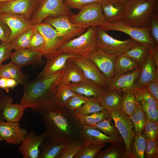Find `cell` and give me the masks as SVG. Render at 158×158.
<instances>
[{
    "instance_id": "9f6ffc18",
    "label": "cell",
    "mask_w": 158,
    "mask_h": 158,
    "mask_svg": "<svg viewBox=\"0 0 158 158\" xmlns=\"http://www.w3.org/2000/svg\"><path fill=\"white\" fill-rule=\"evenodd\" d=\"M150 52L158 67V45L154 44L150 49Z\"/></svg>"
},
{
    "instance_id": "5bb4252c",
    "label": "cell",
    "mask_w": 158,
    "mask_h": 158,
    "mask_svg": "<svg viewBox=\"0 0 158 158\" xmlns=\"http://www.w3.org/2000/svg\"><path fill=\"white\" fill-rule=\"evenodd\" d=\"M39 4V0H14L0 3V13L22 15L30 20Z\"/></svg>"
},
{
    "instance_id": "d4e9b609",
    "label": "cell",
    "mask_w": 158,
    "mask_h": 158,
    "mask_svg": "<svg viewBox=\"0 0 158 158\" xmlns=\"http://www.w3.org/2000/svg\"><path fill=\"white\" fill-rule=\"evenodd\" d=\"M91 81L85 77L81 70L71 58L68 60L61 83L68 85L70 83H87Z\"/></svg>"
},
{
    "instance_id": "5b68a950",
    "label": "cell",
    "mask_w": 158,
    "mask_h": 158,
    "mask_svg": "<svg viewBox=\"0 0 158 158\" xmlns=\"http://www.w3.org/2000/svg\"><path fill=\"white\" fill-rule=\"evenodd\" d=\"M69 19L71 23L81 29L101 26L106 23L99 2L93 3L82 8L78 13L70 16Z\"/></svg>"
},
{
    "instance_id": "836d02e7",
    "label": "cell",
    "mask_w": 158,
    "mask_h": 158,
    "mask_svg": "<svg viewBox=\"0 0 158 158\" xmlns=\"http://www.w3.org/2000/svg\"><path fill=\"white\" fill-rule=\"evenodd\" d=\"M135 135L142 134L146 120V115L138 102L137 101L135 110L130 117Z\"/></svg>"
},
{
    "instance_id": "e0dca14e",
    "label": "cell",
    "mask_w": 158,
    "mask_h": 158,
    "mask_svg": "<svg viewBox=\"0 0 158 158\" xmlns=\"http://www.w3.org/2000/svg\"><path fill=\"white\" fill-rule=\"evenodd\" d=\"M44 132L37 135L32 130L28 133L18 149L23 158H38L42 143L46 139Z\"/></svg>"
},
{
    "instance_id": "2e32d148",
    "label": "cell",
    "mask_w": 158,
    "mask_h": 158,
    "mask_svg": "<svg viewBox=\"0 0 158 158\" xmlns=\"http://www.w3.org/2000/svg\"><path fill=\"white\" fill-rule=\"evenodd\" d=\"M28 133L20 127L19 122L0 121V136L8 144H20Z\"/></svg>"
},
{
    "instance_id": "1f68e13d",
    "label": "cell",
    "mask_w": 158,
    "mask_h": 158,
    "mask_svg": "<svg viewBox=\"0 0 158 158\" xmlns=\"http://www.w3.org/2000/svg\"><path fill=\"white\" fill-rule=\"evenodd\" d=\"M149 54L150 50L148 48L136 42L123 54L141 66L147 58Z\"/></svg>"
},
{
    "instance_id": "680465c9",
    "label": "cell",
    "mask_w": 158,
    "mask_h": 158,
    "mask_svg": "<svg viewBox=\"0 0 158 158\" xmlns=\"http://www.w3.org/2000/svg\"><path fill=\"white\" fill-rule=\"evenodd\" d=\"M2 98L0 100V102H1V99H2ZM3 120V117H2V114H1V108H0V121H1V120Z\"/></svg>"
},
{
    "instance_id": "e7e4bbea",
    "label": "cell",
    "mask_w": 158,
    "mask_h": 158,
    "mask_svg": "<svg viewBox=\"0 0 158 158\" xmlns=\"http://www.w3.org/2000/svg\"><path fill=\"white\" fill-rule=\"evenodd\" d=\"M43 0H39V3L41 2H42Z\"/></svg>"
},
{
    "instance_id": "3957f363",
    "label": "cell",
    "mask_w": 158,
    "mask_h": 158,
    "mask_svg": "<svg viewBox=\"0 0 158 158\" xmlns=\"http://www.w3.org/2000/svg\"><path fill=\"white\" fill-rule=\"evenodd\" d=\"M121 20L125 24L134 27H150L151 18L158 9V2L146 0H131L125 5Z\"/></svg>"
},
{
    "instance_id": "db71d44e",
    "label": "cell",
    "mask_w": 158,
    "mask_h": 158,
    "mask_svg": "<svg viewBox=\"0 0 158 158\" xmlns=\"http://www.w3.org/2000/svg\"><path fill=\"white\" fill-rule=\"evenodd\" d=\"M145 86L147 87L156 101L158 103V81L149 83Z\"/></svg>"
},
{
    "instance_id": "11a10c76",
    "label": "cell",
    "mask_w": 158,
    "mask_h": 158,
    "mask_svg": "<svg viewBox=\"0 0 158 158\" xmlns=\"http://www.w3.org/2000/svg\"><path fill=\"white\" fill-rule=\"evenodd\" d=\"M5 84L7 92H8L10 89H13L20 83L18 81L15 79L5 78Z\"/></svg>"
},
{
    "instance_id": "9c48e42d",
    "label": "cell",
    "mask_w": 158,
    "mask_h": 158,
    "mask_svg": "<svg viewBox=\"0 0 158 158\" xmlns=\"http://www.w3.org/2000/svg\"><path fill=\"white\" fill-rule=\"evenodd\" d=\"M107 32L97 26V47L117 56L124 54L136 42L131 38L123 41L118 40L109 35Z\"/></svg>"
},
{
    "instance_id": "30bf717a",
    "label": "cell",
    "mask_w": 158,
    "mask_h": 158,
    "mask_svg": "<svg viewBox=\"0 0 158 158\" xmlns=\"http://www.w3.org/2000/svg\"><path fill=\"white\" fill-rule=\"evenodd\" d=\"M88 79L105 88L109 86L111 79L105 76L88 57L77 56L71 58Z\"/></svg>"
},
{
    "instance_id": "7bdbcfd3",
    "label": "cell",
    "mask_w": 158,
    "mask_h": 158,
    "mask_svg": "<svg viewBox=\"0 0 158 158\" xmlns=\"http://www.w3.org/2000/svg\"><path fill=\"white\" fill-rule=\"evenodd\" d=\"M112 119L111 118L102 121L95 125L89 126L102 131L107 135L112 137L120 136V133L117 129L111 124Z\"/></svg>"
},
{
    "instance_id": "6f0895ef",
    "label": "cell",
    "mask_w": 158,
    "mask_h": 158,
    "mask_svg": "<svg viewBox=\"0 0 158 158\" xmlns=\"http://www.w3.org/2000/svg\"><path fill=\"white\" fill-rule=\"evenodd\" d=\"M119 3L125 5L131 0H115Z\"/></svg>"
},
{
    "instance_id": "7c38bea8",
    "label": "cell",
    "mask_w": 158,
    "mask_h": 158,
    "mask_svg": "<svg viewBox=\"0 0 158 158\" xmlns=\"http://www.w3.org/2000/svg\"><path fill=\"white\" fill-rule=\"evenodd\" d=\"M69 16L63 15L49 17L42 22L53 27L62 37L68 41L76 36H79L86 30V29L80 28L71 23Z\"/></svg>"
},
{
    "instance_id": "bcb514c9",
    "label": "cell",
    "mask_w": 158,
    "mask_h": 158,
    "mask_svg": "<svg viewBox=\"0 0 158 158\" xmlns=\"http://www.w3.org/2000/svg\"><path fill=\"white\" fill-rule=\"evenodd\" d=\"M33 32L27 49L43 52L45 44L44 39L40 33L34 28Z\"/></svg>"
},
{
    "instance_id": "03108f58",
    "label": "cell",
    "mask_w": 158,
    "mask_h": 158,
    "mask_svg": "<svg viewBox=\"0 0 158 158\" xmlns=\"http://www.w3.org/2000/svg\"><path fill=\"white\" fill-rule=\"evenodd\" d=\"M2 42L1 41H0V44Z\"/></svg>"
},
{
    "instance_id": "83f0119b",
    "label": "cell",
    "mask_w": 158,
    "mask_h": 158,
    "mask_svg": "<svg viewBox=\"0 0 158 158\" xmlns=\"http://www.w3.org/2000/svg\"><path fill=\"white\" fill-rule=\"evenodd\" d=\"M117 91H105L97 99L101 105L109 112L120 108L122 96Z\"/></svg>"
},
{
    "instance_id": "52a82bcc",
    "label": "cell",
    "mask_w": 158,
    "mask_h": 158,
    "mask_svg": "<svg viewBox=\"0 0 158 158\" xmlns=\"http://www.w3.org/2000/svg\"><path fill=\"white\" fill-rule=\"evenodd\" d=\"M110 114L125 145L126 152L123 158H130L132 145L135 135L132 129L130 118L120 108L110 112Z\"/></svg>"
},
{
    "instance_id": "8992f818",
    "label": "cell",
    "mask_w": 158,
    "mask_h": 158,
    "mask_svg": "<svg viewBox=\"0 0 158 158\" xmlns=\"http://www.w3.org/2000/svg\"><path fill=\"white\" fill-rule=\"evenodd\" d=\"M74 14L65 5L63 0H43L32 13L30 21L32 25H35L49 17L71 16Z\"/></svg>"
},
{
    "instance_id": "e575fe53",
    "label": "cell",
    "mask_w": 158,
    "mask_h": 158,
    "mask_svg": "<svg viewBox=\"0 0 158 158\" xmlns=\"http://www.w3.org/2000/svg\"><path fill=\"white\" fill-rule=\"evenodd\" d=\"M75 93L68 84H63L60 82L57 87L55 95V104L57 106L64 107L67 100Z\"/></svg>"
},
{
    "instance_id": "d6986e66",
    "label": "cell",
    "mask_w": 158,
    "mask_h": 158,
    "mask_svg": "<svg viewBox=\"0 0 158 158\" xmlns=\"http://www.w3.org/2000/svg\"><path fill=\"white\" fill-rule=\"evenodd\" d=\"M0 17L10 29L11 35L9 42L23 32L33 29L34 27L29 20L22 15L1 13Z\"/></svg>"
},
{
    "instance_id": "484cf974",
    "label": "cell",
    "mask_w": 158,
    "mask_h": 158,
    "mask_svg": "<svg viewBox=\"0 0 158 158\" xmlns=\"http://www.w3.org/2000/svg\"><path fill=\"white\" fill-rule=\"evenodd\" d=\"M68 85L74 92L88 97L97 99L106 91L105 88L92 81L87 83H70Z\"/></svg>"
},
{
    "instance_id": "ffe728a7",
    "label": "cell",
    "mask_w": 158,
    "mask_h": 158,
    "mask_svg": "<svg viewBox=\"0 0 158 158\" xmlns=\"http://www.w3.org/2000/svg\"><path fill=\"white\" fill-rule=\"evenodd\" d=\"M79 138L83 140L85 145L107 143L112 144L123 140L121 136L117 137L108 136L96 128L86 125L83 126Z\"/></svg>"
},
{
    "instance_id": "4fadbf2b",
    "label": "cell",
    "mask_w": 158,
    "mask_h": 158,
    "mask_svg": "<svg viewBox=\"0 0 158 158\" xmlns=\"http://www.w3.org/2000/svg\"><path fill=\"white\" fill-rule=\"evenodd\" d=\"M34 26L44 40L43 55L55 51L60 46L67 42L53 27L47 23L42 22Z\"/></svg>"
},
{
    "instance_id": "91938a15",
    "label": "cell",
    "mask_w": 158,
    "mask_h": 158,
    "mask_svg": "<svg viewBox=\"0 0 158 158\" xmlns=\"http://www.w3.org/2000/svg\"><path fill=\"white\" fill-rule=\"evenodd\" d=\"M13 0H0V3L2 2L9 1H12Z\"/></svg>"
},
{
    "instance_id": "7a4b0ae2",
    "label": "cell",
    "mask_w": 158,
    "mask_h": 158,
    "mask_svg": "<svg viewBox=\"0 0 158 158\" xmlns=\"http://www.w3.org/2000/svg\"><path fill=\"white\" fill-rule=\"evenodd\" d=\"M64 69L48 77L35 79L24 84L23 92L20 102L26 109H51L57 107L54 96Z\"/></svg>"
},
{
    "instance_id": "f907efd6",
    "label": "cell",
    "mask_w": 158,
    "mask_h": 158,
    "mask_svg": "<svg viewBox=\"0 0 158 158\" xmlns=\"http://www.w3.org/2000/svg\"><path fill=\"white\" fill-rule=\"evenodd\" d=\"M150 28L151 37L158 44V9L155 11L151 18Z\"/></svg>"
},
{
    "instance_id": "b9f144b4",
    "label": "cell",
    "mask_w": 158,
    "mask_h": 158,
    "mask_svg": "<svg viewBox=\"0 0 158 158\" xmlns=\"http://www.w3.org/2000/svg\"><path fill=\"white\" fill-rule=\"evenodd\" d=\"M137 101L139 102L142 99L146 100L151 107L158 108L157 103L147 87L143 86L138 88H135L133 90Z\"/></svg>"
},
{
    "instance_id": "f35d334b",
    "label": "cell",
    "mask_w": 158,
    "mask_h": 158,
    "mask_svg": "<svg viewBox=\"0 0 158 158\" xmlns=\"http://www.w3.org/2000/svg\"><path fill=\"white\" fill-rule=\"evenodd\" d=\"M146 143L143 134L135 135L132 145L130 158H144Z\"/></svg>"
},
{
    "instance_id": "f546056e",
    "label": "cell",
    "mask_w": 158,
    "mask_h": 158,
    "mask_svg": "<svg viewBox=\"0 0 158 158\" xmlns=\"http://www.w3.org/2000/svg\"><path fill=\"white\" fill-rule=\"evenodd\" d=\"M65 142L56 144L47 140H44L41 144L38 158H59L65 145Z\"/></svg>"
},
{
    "instance_id": "6125c7cd",
    "label": "cell",
    "mask_w": 158,
    "mask_h": 158,
    "mask_svg": "<svg viewBox=\"0 0 158 158\" xmlns=\"http://www.w3.org/2000/svg\"><path fill=\"white\" fill-rule=\"evenodd\" d=\"M148 1L155 2H158V0H146Z\"/></svg>"
},
{
    "instance_id": "8d00e7d4",
    "label": "cell",
    "mask_w": 158,
    "mask_h": 158,
    "mask_svg": "<svg viewBox=\"0 0 158 158\" xmlns=\"http://www.w3.org/2000/svg\"><path fill=\"white\" fill-rule=\"evenodd\" d=\"M33 28L23 32L10 42L12 50L16 51L27 48L33 34Z\"/></svg>"
},
{
    "instance_id": "7402d4cb",
    "label": "cell",
    "mask_w": 158,
    "mask_h": 158,
    "mask_svg": "<svg viewBox=\"0 0 158 158\" xmlns=\"http://www.w3.org/2000/svg\"><path fill=\"white\" fill-rule=\"evenodd\" d=\"M43 55V53L41 51L26 48L12 52L10 58L11 62L21 68L29 65H38L42 63Z\"/></svg>"
},
{
    "instance_id": "94428289",
    "label": "cell",
    "mask_w": 158,
    "mask_h": 158,
    "mask_svg": "<svg viewBox=\"0 0 158 158\" xmlns=\"http://www.w3.org/2000/svg\"><path fill=\"white\" fill-rule=\"evenodd\" d=\"M4 95V93L3 92H0V100L1 99Z\"/></svg>"
},
{
    "instance_id": "603a6c76",
    "label": "cell",
    "mask_w": 158,
    "mask_h": 158,
    "mask_svg": "<svg viewBox=\"0 0 158 158\" xmlns=\"http://www.w3.org/2000/svg\"><path fill=\"white\" fill-rule=\"evenodd\" d=\"M100 3L106 22L114 24L121 21L125 5L115 0H102Z\"/></svg>"
},
{
    "instance_id": "4316f807",
    "label": "cell",
    "mask_w": 158,
    "mask_h": 158,
    "mask_svg": "<svg viewBox=\"0 0 158 158\" xmlns=\"http://www.w3.org/2000/svg\"><path fill=\"white\" fill-rule=\"evenodd\" d=\"M141 67V66L123 54L118 56L114 64V76L132 71Z\"/></svg>"
},
{
    "instance_id": "4dcf8cb0",
    "label": "cell",
    "mask_w": 158,
    "mask_h": 158,
    "mask_svg": "<svg viewBox=\"0 0 158 158\" xmlns=\"http://www.w3.org/2000/svg\"><path fill=\"white\" fill-rule=\"evenodd\" d=\"M123 140L111 144L104 150L99 151L95 158H123L126 147Z\"/></svg>"
},
{
    "instance_id": "60d3db41",
    "label": "cell",
    "mask_w": 158,
    "mask_h": 158,
    "mask_svg": "<svg viewBox=\"0 0 158 158\" xmlns=\"http://www.w3.org/2000/svg\"><path fill=\"white\" fill-rule=\"evenodd\" d=\"M106 144L85 145L75 154L73 158H94L99 151L105 146Z\"/></svg>"
},
{
    "instance_id": "f5cc1de1",
    "label": "cell",
    "mask_w": 158,
    "mask_h": 158,
    "mask_svg": "<svg viewBox=\"0 0 158 158\" xmlns=\"http://www.w3.org/2000/svg\"><path fill=\"white\" fill-rule=\"evenodd\" d=\"M11 35L10 29L0 17V40L2 42H8Z\"/></svg>"
},
{
    "instance_id": "7dc6e473",
    "label": "cell",
    "mask_w": 158,
    "mask_h": 158,
    "mask_svg": "<svg viewBox=\"0 0 158 158\" xmlns=\"http://www.w3.org/2000/svg\"><path fill=\"white\" fill-rule=\"evenodd\" d=\"M140 106L146 116L149 118L156 122H158V108L150 106L145 100L138 102Z\"/></svg>"
},
{
    "instance_id": "816d5d0a",
    "label": "cell",
    "mask_w": 158,
    "mask_h": 158,
    "mask_svg": "<svg viewBox=\"0 0 158 158\" xmlns=\"http://www.w3.org/2000/svg\"><path fill=\"white\" fill-rule=\"evenodd\" d=\"M12 50L9 42H2L0 44V66L4 61L11 58Z\"/></svg>"
},
{
    "instance_id": "d6a6232c",
    "label": "cell",
    "mask_w": 158,
    "mask_h": 158,
    "mask_svg": "<svg viewBox=\"0 0 158 158\" xmlns=\"http://www.w3.org/2000/svg\"><path fill=\"white\" fill-rule=\"evenodd\" d=\"M76 118L82 125L91 126L111 118L110 112L107 110L95 112L88 115L75 113Z\"/></svg>"
},
{
    "instance_id": "f6af8a7d",
    "label": "cell",
    "mask_w": 158,
    "mask_h": 158,
    "mask_svg": "<svg viewBox=\"0 0 158 158\" xmlns=\"http://www.w3.org/2000/svg\"><path fill=\"white\" fill-rule=\"evenodd\" d=\"M90 98L75 93L74 95L67 100L64 107L70 110L75 112L83 104L87 102Z\"/></svg>"
},
{
    "instance_id": "be15d7a7",
    "label": "cell",
    "mask_w": 158,
    "mask_h": 158,
    "mask_svg": "<svg viewBox=\"0 0 158 158\" xmlns=\"http://www.w3.org/2000/svg\"><path fill=\"white\" fill-rule=\"evenodd\" d=\"M2 140H3V139L0 136V142L1 141H2Z\"/></svg>"
},
{
    "instance_id": "277c9868",
    "label": "cell",
    "mask_w": 158,
    "mask_h": 158,
    "mask_svg": "<svg viewBox=\"0 0 158 158\" xmlns=\"http://www.w3.org/2000/svg\"><path fill=\"white\" fill-rule=\"evenodd\" d=\"M97 26L88 28L83 34L64 43L56 51L87 57L97 49Z\"/></svg>"
},
{
    "instance_id": "c3c4849f",
    "label": "cell",
    "mask_w": 158,
    "mask_h": 158,
    "mask_svg": "<svg viewBox=\"0 0 158 158\" xmlns=\"http://www.w3.org/2000/svg\"><path fill=\"white\" fill-rule=\"evenodd\" d=\"M102 0H63L66 6L70 9H80L90 4L100 3Z\"/></svg>"
},
{
    "instance_id": "ba28073f",
    "label": "cell",
    "mask_w": 158,
    "mask_h": 158,
    "mask_svg": "<svg viewBox=\"0 0 158 158\" xmlns=\"http://www.w3.org/2000/svg\"><path fill=\"white\" fill-rule=\"evenodd\" d=\"M99 26L107 31L115 30L123 32L130 36L136 42L144 45L149 49L154 44H157L151 37L150 27H134L126 25L122 21L114 24L106 22Z\"/></svg>"
},
{
    "instance_id": "74e56055",
    "label": "cell",
    "mask_w": 158,
    "mask_h": 158,
    "mask_svg": "<svg viewBox=\"0 0 158 158\" xmlns=\"http://www.w3.org/2000/svg\"><path fill=\"white\" fill-rule=\"evenodd\" d=\"M136 102L133 91L124 92L122 97L120 108L130 118L135 110Z\"/></svg>"
},
{
    "instance_id": "ab89813d",
    "label": "cell",
    "mask_w": 158,
    "mask_h": 158,
    "mask_svg": "<svg viewBox=\"0 0 158 158\" xmlns=\"http://www.w3.org/2000/svg\"><path fill=\"white\" fill-rule=\"evenodd\" d=\"M106 109L96 99L90 97L86 103L83 104L75 113L88 115L93 113Z\"/></svg>"
},
{
    "instance_id": "9a60e30c",
    "label": "cell",
    "mask_w": 158,
    "mask_h": 158,
    "mask_svg": "<svg viewBox=\"0 0 158 158\" xmlns=\"http://www.w3.org/2000/svg\"><path fill=\"white\" fill-rule=\"evenodd\" d=\"M117 56L97 48L87 57L96 65L105 76L111 79L114 77V64Z\"/></svg>"
},
{
    "instance_id": "ee69618b",
    "label": "cell",
    "mask_w": 158,
    "mask_h": 158,
    "mask_svg": "<svg viewBox=\"0 0 158 158\" xmlns=\"http://www.w3.org/2000/svg\"><path fill=\"white\" fill-rule=\"evenodd\" d=\"M143 133V135L146 140H153L157 139L158 122L151 120L146 115L145 122Z\"/></svg>"
},
{
    "instance_id": "44dd1931",
    "label": "cell",
    "mask_w": 158,
    "mask_h": 158,
    "mask_svg": "<svg viewBox=\"0 0 158 158\" xmlns=\"http://www.w3.org/2000/svg\"><path fill=\"white\" fill-rule=\"evenodd\" d=\"M13 98L8 95H4L0 103L3 120L7 121L19 122L22 119L26 108L20 104H13Z\"/></svg>"
},
{
    "instance_id": "6da1fadb",
    "label": "cell",
    "mask_w": 158,
    "mask_h": 158,
    "mask_svg": "<svg viewBox=\"0 0 158 158\" xmlns=\"http://www.w3.org/2000/svg\"><path fill=\"white\" fill-rule=\"evenodd\" d=\"M41 116L47 140L56 144L79 138L83 126L74 112L65 107L37 109L33 111Z\"/></svg>"
},
{
    "instance_id": "d590c367",
    "label": "cell",
    "mask_w": 158,
    "mask_h": 158,
    "mask_svg": "<svg viewBox=\"0 0 158 158\" xmlns=\"http://www.w3.org/2000/svg\"><path fill=\"white\" fill-rule=\"evenodd\" d=\"M85 145L84 142L80 138L66 142L59 158H73L75 154Z\"/></svg>"
},
{
    "instance_id": "ac0fdd59",
    "label": "cell",
    "mask_w": 158,
    "mask_h": 158,
    "mask_svg": "<svg viewBox=\"0 0 158 158\" xmlns=\"http://www.w3.org/2000/svg\"><path fill=\"white\" fill-rule=\"evenodd\" d=\"M141 67L132 71L114 76L111 79L109 86L106 91H117L124 93L133 91L140 74Z\"/></svg>"
},
{
    "instance_id": "681fc988",
    "label": "cell",
    "mask_w": 158,
    "mask_h": 158,
    "mask_svg": "<svg viewBox=\"0 0 158 158\" xmlns=\"http://www.w3.org/2000/svg\"><path fill=\"white\" fill-rule=\"evenodd\" d=\"M144 155L146 158H158V138L153 140H146Z\"/></svg>"
},
{
    "instance_id": "8fae6325",
    "label": "cell",
    "mask_w": 158,
    "mask_h": 158,
    "mask_svg": "<svg viewBox=\"0 0 158 158\" xmlns=\"http://www.w3.org/2000/svg\"><path fill=\"white\" fill-rule=\"evenodd\" d=\"M43 56L46 59V64L36 79L48 77L64 69L68 59L78 56L71 53L56 51L44 54Z\"/></svg>"
},
{
    "instance_id": "f1b7e54d",
    "label": "cell",
    "mask_w": 158,
    "mask_h": 158,
    "mask_svg": "<svg viewBox=\"0 0 158 158\" xmlns=\"http://www.w3.org/2000/svg\"><path fill=\"white\" fill-rule=\"evenodd\" d=\"M21 68L12 62L0 66V78L4 77L15 79L18 81L20 84L26 83L27 78L21 70Z\"/></svg>"
},
{
    "instance_id": "cb8c5ba5",
    "label": "cell",
    "mask_w": 158,
    "mask_h": 158,
    "mask_svg": "<svg viewBox=\"0 0 158 158\" xmlns=\"http://www.w3.org/2000/svg\"><path fill=\"white\" fill-rule=\"evenodd\" d=\"M158 81V67L150 52L149 55L141 65L140 74L137 80L135 88Z\"/></svg>"
}]
</instances>
